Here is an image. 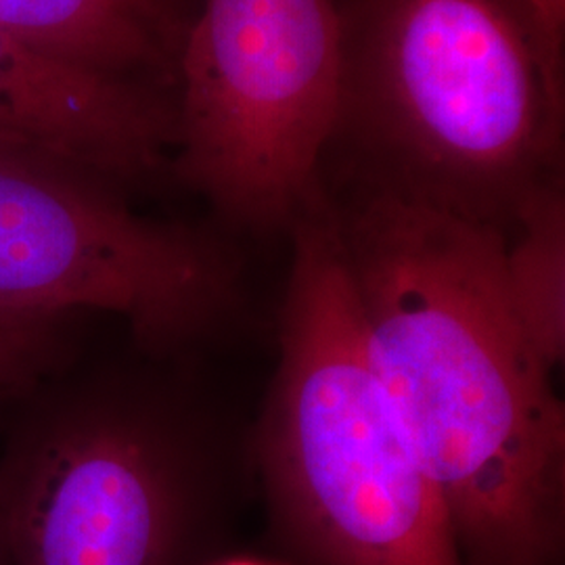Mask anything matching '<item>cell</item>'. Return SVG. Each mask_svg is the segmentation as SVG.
Listing matches in <instances>:
<instances>
[{
    "label": "cell",
    "instance_id": "obj_1",
    "mask_svg": "<svg viewBox=\"0 0 565 565\" xmlns=\"http://www.w3.org/2000/svg\"><path fill=\"white\" fill-rule=\"evenodd\" d=\"M364 348L463 565H564L565 417L494 223L387 186L340 223Z\"/></svg>",
    "mask_w": 565,
    "mask_h": 565
},
{
    "label": "cell",
    "instance_id": "obj_2",
    "mask_svg": "<svg viewBox=\"0 0 565 565\" xmlns=\"http://www.w3.org/2000/svg\"><path fill=\"white\" fill-rule=\"evenodd\" d=\"M294 237L258 438L282 541L306 565H463L445 501L366 356L340 224L306 205Z\"/></svg>",
    "mask_w": 565,
    "mask_h": 565
},
{
    "label": "cell",
    "instance_id": "obj_3",
    "mask_svg": "<svg viewBox=\"0 0 565 565\" xmlns=\"http://www.w3.org/2000/svg\"><path fill=\"white\" fill-rule=\"evenodd\" d=\"M562 90L520 0H366L345 28V99L404 181L494 223L539 186Z\"/></svg>",
    "mask_w": 565,
    "mask_h": 565
},
{
    "label": "cell",
    "instance_id": "obj_4",
    "mask_svg": "<svg viewBox=\"0 0 565 565\" xmlns=\"http://www.w3.org/2000/svg\"><path fill=\"white\" fill-rule=\"evenodd\" d=\"M177 67L182 177L235 223H294L343 120L345 25L333 0H203Z\"/></svg>",
    "mask_w": 565,
    "mask_h": 565
},
{
    "label": "cell",
    "instance_id": "obj_5",
    "mask_svg": "<svg viewBox=\"0 0 565 565\" xmlns=\"http://www.w3.org/2000/svg\"><path fill=\"white\" fill-rule=\"evenodd\" d=\"M239 273L216 243L130 212L97 177L0 145V308L120 315L151 345L218 327Z\"/></svg>",
    "mask_w": 565,
    "mask_h": 565
},
{
    "label": "cell",
    "instance_id": "obj_6",
    "mask_svg": "<svg viewBox=\"0 0 565 565\" xmlns=\"http://www.w3.org/2000/svg\"><path fill=\"white\" fill-rule=\"evenodd\" d=\"M186 469L160 427L102 411L36 450L9 507L20 565H172L189 513Z\"/></svg>",
    "mask_w": 565,
    "mask_h": 565
},
{
    "label": "cell",
    "instance_id": "obj_7",
    "mask_svg": "<svg viewBox=\"0 0 565 565\" xmlns=\"http://www.w3.org/2000/svg\"><path fill=\"white\" fill-rule=\"evenodd\" d=\"M177 142V107L142 82L51 60L0 30V145L132 179Z\"/></svg>",
    "mask_w": 565,
    "mask_h": 565
},
{
    "label": "cell",
    "instance_id": "obj_8",
    "mask_svg": "<svg viewBox=\"0 0 565 565\" xmlns=\"http://www.w3.org/2000/svg\"><path fill=\"white\" fill-rule=\"evenodd\" d=\"M0 30L51 60L132 82L177 67L182 42L158 0H0Z\"/></svg>",
    "mask_w": 565,
    "mask_h": 565
},
{
    "label": "cell",
    "instance_id": "obj_9",
    "mask_svg": "<svg viewBox=\"0 0 565 565\" xmlns=\"http://www.w3.org/2000/svg\"><path fill=\"white\" fill-rule=\"evenodd\" d=\"M513 216L520 235L507 243L505 287L530 342L555 369L565 354V203L557 186H534Z\"/></svg>",
    "mask_w": 565,
    "mask_h": 565
},
{
    "label": "cell",
    "instance_id": "obj_10",
    "mask_svg": "<svg viewBox=\"0 0 565 565\" xmlns=\"http://www.w3.org/2000/svg\"><path fill=\"white\" fill-rule=\"evenodd\" d=\"M49 317L0 308V387L18 382L41 352Z\"/></svg>",
    "mask_w": 565,
    "mask_h": 565
},
{
    "label": "cell",
    "instance_id": "obj_11",
    "mask_svg": "<svg viewBox=\"0 0 565 565\" xmlns=\"http://www.w3.org/2000/svg\"><path fill=\"white\" fill-rule=\"evenodd\" d=\"M551 82L562 90L565 0H520Z\"/></svg>",
    "mask_w": 565,
    "mask_h": 565
},
{
    "label": "cell",
    "instance_id": "obj_12",
    "mask_svg": "<svg viewBox=\"0 0 565 565\" xmlns=\"http://www.w3.org/2000/svg\"><path fill=\"white\" fill-rule=\"evenodd\" d=\"M223 565H264V564H258V562H228V564H223Z\"/></svg>",
    "mask_w": 565,
    "mask_h": 565
}]
</instances>
